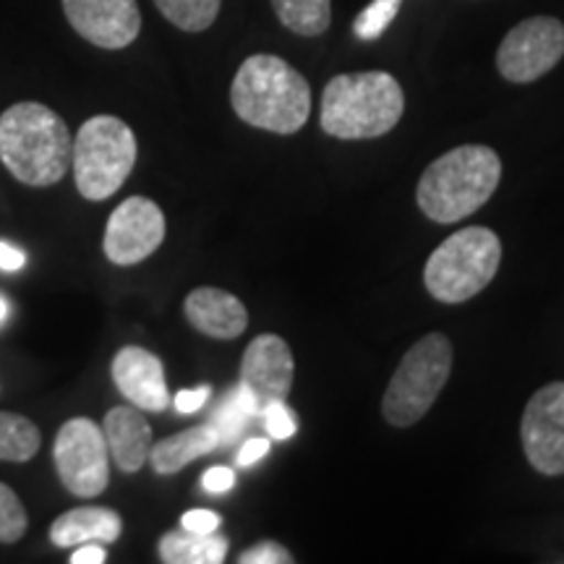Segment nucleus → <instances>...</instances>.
<instances>
[{
	"instance_id": "f257e3e1",
	"label": "nucleus",
	"mask_w": 564,
	"mask_h": 564,
	"mask_svg": "<svg viewBox=\"0 0 564 564\" xmlns=\"http://www.w3.org/2000/svg\"><path fill=\"white\" fill-rule=\"evenodd\" d=\"M230 105L243 123L288 137L312 116V87L278 55H251L232 79Z\"/></svg>"
},
{
	"instance_id": "f03ea898",
	"label": "nucleus",
	"mask_w": 564,
	"mask_h": 564,
	"mask_svg": "<svg viewBox=\"0 0 564 564\" xmlns=\"http://www.w3.org/2000/svg\"><path fill=\"white\" fill-rule=\"evenodd\" d=\"M74 137L42 102L11 105L0 116V160L26 186H53L70 167Z\"/></svg>"
},
{
	"instance_id": "7ed1b4c3",
	"label": "nucleus",
	"mask_w": 564,
	"mask_h": 564,
	"mask_svg": "<svg viewBox=\"0 0 564 564\" xmlns=\"http://www.w3.org/2000/svg\"><path fill=\"white\" fill-rule=\"evenodd\" d=\"M502 178V160L491 147L465 144L436 158L419 181V207L429 220L449 225L484 207Z\"/></svg>"
},
{
	"instance_id": "20e7f679",
	"label": "nucleus",
	"mask_w": 564,
	"mask_h": 564,
	"mask_svg": "<svg viewBox=\"0 0 564 564\" xmlns=\"http://www.w3.org/2000/svg\"><path fill=\"white\" fill-rule=\"evenodd\" d=\"M405 95L387 70H361L329 79L322 95V129L335 139H377L400 123Z\"/></svg>"
},
{
	"instance_id": "39448f33",
	"label": "nucleus",
	"mask_w": 564,
	"mask_h": 564,
	"mask_svg": "<svg viewBox=\"0 0 564 564\" xmlns=\"http://www.w3.org/2000/svg\"><path fill=\"white\" fill-rule=\"evenodd\" d=\"M502 262V241L489 228L457 230L432 257L423 282L440 303H465L484 291Z\"/></svg>"
},
{
	"instance_id": "423d86ee",
	"label": "nucleus",
	"mask_w": 564,
	"mask_h": 564,
	"mask_svg": "<svg viewBox=\"0 0 564 564\" xmlns=\"http://www.w3.org/2000/svg\"><path fill=\"white\" fill-rule=\"evenodd\" d=\"M76 188L84 199H110L137 165V137L116 116H95L74 137Z\"/></svg>"
},
{
	"instance_id": "0eeeda50",
	"label": "nucleus",
	"mask_w": 564,
	"mask_h": 564,
	"mask_svg": "<svg viewBox=\"0 0 564 564\" xmlns=\"http://www.w3.org/2000/svg\"><path fill=\"white\" fill-rule=\"evenodd\" d=\"M453 371V343L442 333L421 337L405 352L382 398L384 419L398 429L419 423L432 411Z\"/></svg>"
},
{
	"instance_id": "6e6552de",
	"label": "nucleus",
	"mask_w": 564,
	"mask_h": 564,
	"mask_svg": "<svg viewBox=\"0 0 564 564\" xmlns=\"http://www.w3.org/2000/svg\"><path fill=\"white\" fill-rule=\"evenodd\" d=\"M53 457L61 484L76 497H97L108 489V442L95 421L70 419L63 423Z\"/></svg>"
},
{
	"instance_id": "1a4fd4ad",
	"label": "nucleus",
	"mask_w": 564,
	"mask_h": 564,
	"mask_svg": "<svg viewBox=\"0 0 564 564\" xmlns=\"http://www.w3.org/2000/svg\"><path fill=\"white\" fill-rule=\"evenodd\" d=\"M564 55V24L552 17L520 21L497 51V68L507 82L528 84L549 74Z\"/></svg>"
},
{
	"instance_id": "9d476101",
	"label": "nucleus",
	"mask_w": 564,
	"mask_h": 564,
	"mask_svg": "<svg viewBox=\"0 0 564 564\" xmlns=\"http://www.w3.org/2000/svg\"><path fill=\"white\" fill-rule=\"evenodd\" d=\"M528 463L544 476L564 474V382L541 387L528 400L520 423Z\"/></svg>"
},
{
	"instance_id": "9b49d317",
	"label": "nucleus",
	"mask_w": 564,
	"mask_h": 564,
	"mask_svg": "<svg viewBox=\"0 0 564 564\" xmlns=\"http://www.w3.org/2000/svg\"><path fill=\"white\" fill-rule=\"evenodd\" d=\"M165 241V215L152 199L131 196L112 212L105 228V257L112 264L131 267L144 262Z\"/></svg>"
},
{
	"instance_id": "f8f14e48",
	"label": "nucleus",
	"mask_w": 564,
	"mask_h": 564,
	"mask_svg": "<svg viewBox=\"0 0 564 564\" xmlns=\"http://www.w3.org/2000/svg\"><path fill=\"white\" fill-rule=\"evenodd\" d=\"M63 11L84 40L105 51H121L139 37L137 0H63Z\"/></svg>"
},
{
	"instance_id": "ddd939ff",
	"label": "nucleus",
	"mask_w": 564,
	"mask_h": 564,
	"mask_svg": "<svg viewBox=\"0 0 564 564\" xmlns=\"http://www.w3.org/2000/svg\"><path fill=\"white\" fill-rule=\"evenodd\" d=\"M295 377V361L288 343L278 335H259L251 340L241 361V384L249 387L259 405L288 400Z\"/></svg>"
},
{
	"instance_id": "4468645a",
	"label": "nucleus",
	"mask_w": 564,
	"mask_h": 564,
	"mask_svg": "<svg viewBox=\"0 0 564 564\" xmlns=\"http://www.w3.org/2000/svg\"><path fill=\"white\" fill-rule=\"evenodd\" d=\"M112 382H116L118 392L137 405L139 411L162 413L171 405V392H167L165 369L154 352L129 345L112 358Z\"/></svg>"
},
{
	"instance_id": "2eb2a0df",
	"label": "nucleus",
	"mask_w": 564,
	"mask_h": 564,
	"mask_svg": "<svg viewBox=\"0 0 564 564\" xmlns=\"http://www.w3.org/2000/svg\"><path fill=\"white\" fill-rule=\"evenodd\" d=\"M183 308L188 324L215 340H236L249 327V312L243 303L220 288H196L188 293Z\"/></svg>"
},
{
	"instance_id": "dca6fc26",
	"label": "nucleus",
	"mask_w": 564,
	"mask_h": 564,
	"mask_svg": "<svg viewBox=\"0 0 564 564\" xmlns=\"http://www.w3.org/2000/svg\"><path fill=\"white\" fill-rule=\"evenodd\" d=\"M108 453L123 474H137L150 460L152 426L139 408H110L102 423Z\"/></svg>"
},
{
	"instance_id": "f3484780",
	"label": "nucleus",
	"mask_w": 564,
	"mask_h": 564,
	"mask_svg": "<svg viewBox=\"0 0 564 564\" xmlns=\"http://www.w3.org/2000/svg\"><path fill=\"white\" fill-rule=\"evenodd\" d=\"M123 531V520L108 507H76L51 525V541L61 549L82 544H112Z\"/></svg>"
},
{
	"instance_id": "a211bd4d",
	"label": "nucleus",
	"mask_w": 564,
	"mask_h": 564,
	"mask_svg": "<svg viewBox=\"0 0 564 564\" xmlns=\"http://www.w3.org/2000/svg\"><path fill=\"white\" fill-rule=\"evenodd\" d=\"M217 447H220V440H217V432L207 423V426L186 429V432L173 434L167 440L152 444L150 463L158 474L171 476L186 468L188 463H194L196 457L215 453Z\"/></svg>"
},
{
	"instance_id": "6ab92c4d",
	"label": "nucleus",
	"mask_w": 564,
	"mask_h": 564,
	"mask_svg": "<svg viewBox=\"0 0 564 564\" xmlns=\"http://www.w3.org/2000/svg\"><path fill=\"white\" fill-rule=\"evenodd\" d=\"M228 554V539L217 533L173 531L160 539V560L165 564H220Z\"/></svg>"
},
{
	"instance_id": "aec40b11",
	"label": "nucleus",
	"mask_w": 564,
	"mask_h": 564,
	"mask_svg": "<svg viewBox=\"0 0 564 564\" xmlns=\"http://www.w3.org/2000/svg\"><path fill=\"white\" fill-rule=\"evenodd\" d=\"M259 413H262L259 400L253 398L249 387L241 384L238 390L225 394L223 403L217 405L215 413H212L209 426L217 432L220 444H236L246 434L249 423L253 419H259Z\"/></svg>"
},
{
	"instance_id": "412c9836",
	"label": "nucleus",
	"mask_w": 564,
	"mask_h": 564,
	"mask_svg": "<svg viewBox=\"0 0 564 564\" xmlns=\"http://www.w3.org/2000/svg\"><path fill=\"white\" fill-rule=\"evenodd\" d=\"M282 26L301 37H319L333 21V0H272Z\"/></svg>"
},
{
	"instance_id": "4be33fe9",
	"label": "nucleus",
	"mask_w": 564,
	"mask_h": 564,
	"mask_svg": "<svg viewBox=\"0 0 564 564\" xmlns=\"http://www.w3.org/2000/svg\"><path fill=\"white\" fill-rule=\"evenodd\" d=\"M40 449V429L26 415L0 413V460L26 463Z\"/></svg>"
},
{
	"instance_id": "5701e85b",
	"label": "nucleus",
	"mask_w": 564,
	"mask_h": 564,
	"mask_svg": "<svg viewBox=\"0 0 564 564\" xmlns=\"http://www.w3.org/2000/svg\"><path fill=\"white\" fill-rule=\"evenodd\" d=\"M162 17L183 32H204L215 24L223 0H154Z\"/></svg>"
},
{
	"instance_id": "b1692460",
	"label": "nucleus",
	"mask_w": 564,
	"mask_h": 564,
	"mask_svg": "<svg viewBox=\"0 0 564 564\" xmlns=\"http://www.w3.org/2000/svg\"><path fill=\"white\" fill-rule=\"evenodd\" d=\"M403 0H373L369 9L361 11L352 21V32L361 40H377L387 32V26L392 24L394 17H398Z\"/></svg>"
},
{
	"instance_id": "393cba45",
	"label": "nucleus",
	"mask_w": 564,
	"mask_h": 564,
	"mask_svg": "<svg viewBox=\"0 0 564 564\" xmlns=\"http://www.w3.org/2000/svg\"><path fill=\"white\" fill-rule=\"evenodd\" d=\"M26 510L11 486L0 484V544H17L26 533Z\"/></svg>"
},
{
	"instance_id": "a878e982",
	"label": "nucleus",
	"mask_w": 564,
	"mask_h": 564,
	"mask_svg": "<svg viewBox=\"0 0 564 564\" xmlns=\"http://www.w3.org/2000/svg\"><path fill=\"white\" fill-rule=\"evenodd\" d=\"M259 415H262L270 440L285 442V440H291L295 432H299V421H295L291 408L285 405V400H272V403H267L262 408V413Z\"/></svg>"
},
{
	"instance_id": "bb28decb",
	"label": "nucleus",
	"mask_w": 564,
	"mask_h": 564,
	"mask_svg": "<svg viewBox=\"0 0 564 564\" xmlns=\"http://www.w3.org/2000/svg\"><path fill=\"white\" fill-rule=\"evenodd\" d=\"M241 564H293L295 556L288 552L285 546L278 544V541H262V544L246 549V552L238 556Z\"/></svg>"
},
{
	"instance_id": "cd10ccee",
	"label": "nucleus",
	"mask_w": 564,
	"mask_h": 564,
	"mask_svg": "<svg viewBox=\"0 0 564 564\" xmlns=\"http://www.w3.org/2000/svg\"><path fill=\"white\" fill-rule=\"evenodd\" d=\"M220 523V514L212 510H188L181 518V528H186L192 533H215Z\"/></svg>"
},
{
	"instance_id": "c85d7f7f",
	"label": "nucleus",
	"mask_w": 564,
	"mask_h": 564,
	"mask_svg": "<svg viewBox=\"0 0 564 564\" xmlns=\"http://www.w3.org/2000/svg\"><path fill=\"white\" fill-rule=\"evenodd\" d=\"M202 486H204V491H209V494H225L236 486V474H232L230 468L217 465V468H209L207 474H204Z\"/></svg>"
},
{
	"instance_id": "c756f323",
	"label": "nucleus",
	"mask_w": 564,
	"mask_h": 564,
	"mask_svg": "<svg viewBox=\"0 0 564 564\" xmlns=\"http://www.w3.org/2000/svg\"><path fill=\"white\" fill-rule=\"evenodd\" d=\"M270 440H264V436H253V440L243 442V447L238 449V457L236 463L241 465V468H249V465H257L262 457L270 453Z\"/></svg>"
},
{
	"instance_id": "7c9ffc66",
	"label": "nucleus",
	"mask_w": 564,
	"mask_h": 564,
	"mask_svg": "<svg viewBox=\"0 0 564 564\" xmlns=\"http://www.w3.org/2000/svg\"><path fill=\"white\" fill-rule=\"evenodd\" d=\"M209 400V387H196V390H183L175 394V408L178 413H196Z\"/></svg>"
},
{
	"instance_id": "2f4dec72",
	"label": "nucleus",
	"mask_w": 564,
	"mask_h": 564,
	"mask_svg": "<svg viewBox=\"0 0 564 564\" xmlns=\"http://www.w3.org/2000/svg\"><path fill=\"white\" fill-rule=\"evenodd\" d=\"M24 262H26L24 251L17 249V246L0 241V270L17 272V270H21V267H24Z\"/></svg>"
},
{
	"instance_id": "473e14b6",
	"label": "nucleus",
	"mask_w": 564,
	"mask_h": 564,
	"mask_svg": "<svg viewBox=\"0 0 564 564\" xmlns=\"http://www.w3.org/2000/svg\"><path fill=\"white\" fill-rule=\"evenodd\" d=\"M105 560H108V554L100 544H82L70 554V564H102Z\"/></svg>"
},
{
	"instance_id": "72a5a7b5",
	"label": "nucleus",
	"mask_w": 564,
	"mask_h": 564,
	"mask_svg": "<svg viewBox=\"0 0 564 564\" xmlns=\"http://www.w3.org/2000/svg\"><path fill=\"white\" fill-rule=\"evenodd\" d=\"M9 316V303H6V299H0V322Z\"/></svg>"
}]
</instances>
